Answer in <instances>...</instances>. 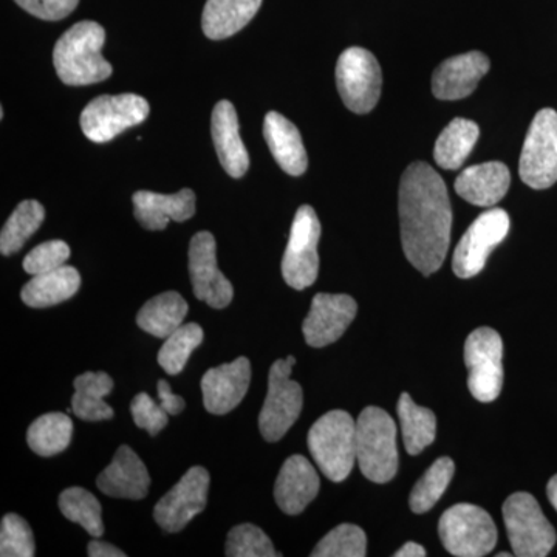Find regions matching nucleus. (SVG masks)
<instances>
[{"mask_svg":"<svg viewBox=\"0 0 557 557\" xmlns=\"http://www.w3.org/2000/svg\"><path fill=\"white\" fill-rule=\"evenodd\" d=\"M399 225L406 258L424 276L445 262L453 231L448 189L434 168L410 164L399 183Z\"/></svg>","mask_w":557,"mask_h":557,"instance_id":"f257e3e1","label":"nucleus"},{"mask_svg":"<svg viewBox=\"0 0 557 557\" xmlns=\"http://www.w3.org/2000/svg\"><path fill=\"white\" fill-rule=\"evenodd\" d=\"M106 32L98 22L83 21L69 28L53 50L54 70L67 86H90L112 75V65L102 58Z\"/></svg>","mask_w":557,"mask_h":557,"instance_id":"f03ea898","label":"nucleus"},{"mask_svg":"<svg viewBox=\"0 0 557 557\" xmlns=\"http://www.w3.org/2000/svg\"><path fill=\"white\" fill-rule=\"evenodd\" d=\"M309 449L322 474L344 482L357 461V423L346 410H332L319 418L309 432Z\"/></svg>","mask_w":557,"mask_h":557,"instance_id":"7ed1b4c3","label":"nucleus"},{"mask_svg":"<svg viewBox=\"0 0 557 557\" xmlns=\"http://www.w3.org/2000/svg\"><path fill=\"white\" fill-rule=\"evenodd\" d=\"M357 461L370 482L387 483L397 475V424L386 410L369 406L358 417Z\"/></svg>","mask_w":557,"mask_h":557,"instance_id":"20e7f679","label":"nucleus"},{"mask_svg":"<svg viewBox=\"0 0 557 557\" xmlns=\"http://www.w3.org/2000/svg\"><path fill=\"white\" fill-rule=\"evenodd\" d=\"M440 539L450 555L482 557L497 544V527L485 509L471 504L454 505L438 522Z\"/></svg>","mask_w":557,"mask_h":557,"instance_id":"39448f33","label":"nucleus"},{"mask_svg":"<svg viewBox=\"0 0 557 557\" xmlns=\"http://www.w3.org/2000/svg\"><path fill=\"white\" fill-rule=\"evenodd\" d=\"M512 555L545 557L556 545V531L545 518L536 498L528 493H516L502 508Z\"/></svg>","mask_w":557,"mask_h":557,"instance_id":"423d86ee","label":"nucleus"},{"mask_svg":"<svg viewBox=\"0 0 557 557\" xmlns=\"http://www.w3.org/2000/svg\"><path fill=\"white\" fill-rule=\"evenodd\" d=\"M295 357L277 359L270 369L269 394L260 410L259 429L267 442L284 438L296 423L304 406V392L299 383L289 379Z\"/></svg>","mask_w":557,"mask_h":557,"instance_id":"0eeeda50","label":"nucleus"},{"mask_svg":"<svg viewBox=\"0 0 557 557\" xmlns=\"http://www.w3.org/2000/svg\"><path fill=\"white\" fill-rule=\"evenodd\" d=\"M468 386L480 403L498 398L504 387V341L496 330L475 329L465 343Z\"/></svg>","mask_w":557,"mask_h":557,"instance_id":"6e6552de","label":"nucleus"},{"mask_svg":"<svg viewBox=\"0 0 557 557\" xmlns=\"http://www.w3.org/2000/svg\"><path fill=\"white\" fill-rule=\"evenodd\" d=\"M519 175L533 189H548L557 182V112L539 110L528 131Z\"/></svg>","mask_w":557,"mask_h":557,"instance_id":"1a4fd4ad","label":"nucleus"},{"mask_svg":"<svg viewBox=\"0 0 557 557\" xmlns=\"http://www.w3.org/2000/svg\"><path fill=\"white\" fill-rule=\"evenodd\" d=\"M149 102L139 95H102L81 113V129L94 143H109L148 119Z\"/></svg>","mask_w":557,"mask_h":557,"instance_id":"9d476101","label":"nucleus"},{"mask_svg":"<svg viewBox=\"0 0 557 557\" xmlns=\"http://www.w3.org/2000/svg\"><path fill=\"white\" fill-rule=\"evenodd\" d=\"M319 239H321V222L317 211L309 205H304L293 220L287 249L282 259V276L289 287L306 289L317 282Z\"/></svg>","mask_w":557,"mask_h":557,"instance_id":"9b49d317","label":"nucleus"},{"mask_svg":"<svg viewBox=\"0 0 557 557\" xmlns=\"http://www.w3.org/2000/svg\"><path fill=\"white\" fill-rule=\"evenodd\" d=\"M336 84L348 110L359 115L369 113L381 97L383 75L379 61L361 47L344 50L336 64Z\"/></svg>","mask_w":557,"mask_h":557,"instance_id":"f8f14e48","label":"nucleus"},{"mask_svg":"<svg viewBox=\"0 0 557 557\" xmlns=\"http://www.w3.org/2000/svg\"><path fill=\"white\" fill-rule=\"evenodd\" d=\"M509 215L505 209L483 212L469 226L454 251L453 270L460 278L478 276L485 269L491 251L505 240L509 231Z\"/></svg>","mask_w":557,"mask_h":557,"instance_id":"ddd939ff","label":"nucleus"},{"mask_svg":"<svg viewBox=\"0 0 557 557\" xmlns=\"http://www.w3.org/2000/svg\"><path fill=\"white\" fill-rule=\"evenodd\" d=\"M189 274L194 295L212 309H226L234 298L230 278L219 270L218 244L208 231H200L189 244Z\"/></svg>","mask_w":557,"mask_h":557,"instance_id":"4468645a","label":"nucleus"},{"mask_svg":"<svg viewBox=\"0 0 557 557\" xmlns=\"http://www.w3.org/2000/svg\"><path fill=\"white\" fill-rule=\"evenodd\" d=\"M208 469L190 468L166 496L153 508V519L166 533H178L190 520L207 508L209 491Z\"/></svg>","mask_w":557,"mask_h":557,"instance_id":"2eb2a0df","label":"nucleus"},{"mask_svg":"<svg viewBox=\"0 0 557 557\" xmlns=\"http://www.w3.org/2000/svg\"><path fill=\"white\" fill-rule=\"evenodd\" d=\"M357 300L348 295L319 293L302 324L304 338L310 347L321 348L336 343L357 317Z\"/></svg>","mask_w":557,"mask_h":557,"instance_id":"dca6fc26","label":"nucleus"},{"mask_svg":"<svg viewBox=\"0 0 557 557\" xmlns=\"http://www.w3.org/2000/svg\"><path fill=\"white\" fill-rule=\"evenodd\" d=\"M251 383V362L240 357L209 369L201 379L203 406L212 416H225L240 405Z\"/></svg>","mask_w":557,"mask_h":557,"instance_id":"f3484780","label":"nucleus"},{"mask_svg":"<svg viewBox=\"0 0 557 557\" xmlns=\"http://www.w3.org/2000/svg\"><path fill=\"white\" fill-rule=\"evenodd\" d=\"M490 67L491 62L482 51L449 58L432 75V94L442 101L463 100L475 90Z\"/></svg>","mask_w":557,"mask_h":557,"instance_id":"a211bd4d","label":"nucleus"},{"mask_svg":"<svg viewBox=\"0 0 557 557\" xmlns=\"http://www.w3.org/2000/svg\"><path fill=\"white\" fill-rule=\"evenodd\" d=\"M321 487L317 469L304 456L285 460L274 485L277 507L288 516H298L317 498Z\"/></svg>","mask_w":557,"mask_h":557,"instance_id":"6ab92c4d","label":"nucleus"},{"mask_svg":"<svg viewBox=\"0 0 557 557\" xmlns=\"http://www.w3.org/2000/svg\"><path fill=\"white\" fill-rule=\"evenodd\" d=\"M97 486L106 496L141 500L148 496L150 475L141 458L129 446H120L112 463L98 475Z\"/></svg>","mask_w":557,"mask_h":557,"instance_id":"aec40b11","label":"nucleus"},{"mask_svg":"<svg viewBox=\"0 0 557 557\" xmlns=\"http://www.w3.org/2000/svg\"><path fill=\"white\" fill-rule=\"evenodd\" d=\"M134 214L143 228L161 231L171 220L186 222L196 214V194L193 189H182L177 194H157L137 190L132 197Z\"/></svg>","mask_w":557,"mask_h":557,"instance_id":"412c9836","label":"nucleus"},{"mask_svg":"<svg viewBox=\"0 0 557 557\" xmlns=\"http://www.w3.org/2000/svg\"><path fill=\"white\" fill-rule=\"evenodd\" d=\"M211 132L223 170L233 178L244 177L249 168V156L240 138L236 109L230 101L223 100L215 104Z\"/></svg>","mask_w":557,"mask_h":557,"instance_id":"4be33fe9","label":"nucleus"},{"mask_svg":"<svg viewBox=\"0 0 557 557\" xmlns=\"http://www.w3.org/2000/svg\"><path fill=\"white\" fill-rule=\"evenodd\" d=\"M511 174L500 161L467 168L456 180V193L475 207L491 208L507 196Z\"/></svg>","mask_w":557,"mask_h":557,"instance_id":"5701e85b","label":"nucleus"},{"mask_svg":"<svg viewBox=\"0 0 557 557\" xmlns=\"http://www.w3.org/2000/svg\"><path fill=\"white\" fill-rule=\"evenodd\" d=\"M263 137L282 171L299 177L309 166L306 148L298 127L277 112L267 113L263 121Z\"/></svg>","mask_w":557,"mask_h":557,"instance_id":"b1692460","label":"nucleus"},{"mask_svg":"<svg viewBox=\"0 0 557 557\" xmlns=\"http://www.w3.org/2000/svg\"><path fill=\"white\" fill-rule=\"evenodd\" d=\"M81 287V274L64 265L49 273L36 274L22 288L21 298L32 309H47L73 298Z\"/></svg>","mask_w":557,"mask_h":557,"instance_id":"393cba45","label":"nucleus"},{"mask_svg":"<svg viewBox=\"0 0 557 557\" xmlns=\"http://www.w3.org/2000/svg\"><path fill=\"white\" fill-rule=\"evenodd\" d=\"M262 0H208L201 28L212 40H222L247 27L258 14Z\"/></svg>","mask_w":557,"mask_h":557,"instance_id":"a878e982","label":"nucleus"},{"mask_svg":"<svg viewBox=\"0 0 557 557\" xmlns=\"http://www.w3.org/2000/svg\"><path fill=\"white\" fill-rule=\"evenodd\" d=\"M188 310V302L177 292H164L141 307L137 314V324L149 335L166 339L175 330L182 327Z\"/></svg>","mask_w":557,"mask_h":557,"instance_id":"bb28decb","label":"nucleus"},{"mask_svg":"<svg viewBox=\"0 0 557 557\" xmlns=\"http://www.w3.org/2000/svg\"><path fill=\"white\" fill-rule=\"evenodd\" d=\"M72 412L84 421L110 420L115 416L104 397L113 391V380L106 372H86L73 381Z\"/></svg>","mask_w":557,"mask_h":557,"instance_id":"cd10ccee","label":"nucleus"},{"mask_svg":"<svg viewBox=\"0 0 557 557\" xmlns=\"http://www.w3.org/2000/svg\"><path fill=\"white\" fill-rule=\"evenodd\" d=\"M480 137L478 123L467 119L450 121L440 134L434 148V159L443 170H458L467 161Z\"/></svg>","mask_w":557,"mask_h":557,"instance_id":"c85d7f7f","label":"nucleus"},{"mask_svg":"<svg viewBox=\"0 0 557 557\" xmlns=\"http://www.w3.org/2000/svg\"><path fill=\"white\" fill-rule=\"evenodd\" d=\"M397 410L406 450L410 456H418L434 443L437 417L431 409L418 406L409 394H401Z\"/></svg>","mask_w":557,"mask_h":557,"instance_id":"c756f323","label":"nucleus"},{"mask_svg":"<svg viewBox=\"0 0 557 557\" xmlns=\"http://www.w3.org/2000/svg\"><path fill=\"white\" fill-rule=\"evenodd\" d=\"M73 435L72 418L61 412L40 416L28 428L27 443L40 457L57 456L70 446Z\"/></svg>","mask_w":557,"mask_h":557,"instance_id":"7c9ffc66","label":"nucleus"},{"mask_svg":"<svg viewBox=\"0 0 557 557\" xmlns=\"http://www.w3.org/2000/svg\"><path fill=\"white\" fill-rule=\"evenodd\" d=\"M46 219V209L36 200L17 205L0 233V252L11 256L24 247L25 242L39 230Z\"/></svg>","mask_w":557,"mask_h":557,"instance_id":"2f4dec72","label":"nucleus"},{"mask_svg":"<svg viewBox=\"0 0 557 557\" xmlns=\"http://www.w3.org/2000/svg\"><path fill=\"white\" fill-rule=\"evenodd\" d=\"M58 504L64 518L78 523L91 537L104 534L101 504L89 491L79 486L67 487L62 491Z\"/></svg>","mask_w":557,"mask_h":557,"instance_id":"473e14b6","label":"nucleus"},{"mask_svg":"<svg viewBox=\"0 0 557 557\" xmlns=\"http://www.w3.org/2000/svg\"><path fill=\"white\" fill-rule=\"evenodd\" d=\"M454 472H456V465H454L453 458L442 457L435 460L434 465L413 486L409 497L410 509L416 515H424L429 509L434 508L445 494L446 487L449 486Z\"/></svg>","mask_w":557,"mask_h":557,"instance_id":"72a5a7b5","label":"nucleus"},{"mask_svg":"<svg viewBox=\"0 0 557 557\" xmlns=\"http://www.w3.org/2000/svg\"><path fill=\"white\" fill-rule=\"evenodd\" d=\"M205 333L196 322L182 325L164 341L159 351V364L168 375H178L185 369L193 351L203 343Z\"/></svg>","mask_w":557,"mask_h":557,"instance_id":"f704fd0d","label":"nucleus"},{"mask_svg":"<svg viewBox=\"0 0 557 557\" xmlns=\"http://www.w3.org/2000/svg\"><path fill=\"white\" fill-rule=\"evenodd\" d=\"M368 555V536L351 523H343L322 539L311 557H364Z\"/></svg>","mask_w":557,"mask_h":557,"instance_id":"c9c22d12","label":"nucleus"},{"mask_svg":"<svg viewBox=\"0 0 557 557\" xmlns=\"http://www.w3.org/2000/svg\"><path fill=\"white\" fill-rule=\"evenodd\" d=\"M225 555L228 557H277L270 537L252 523L234 527L226 539Z\"/></svg>","mask_w":557,"mask_h":557,"instance_id":"e433bc0d","label":"nucleus"},{"mask_svg":"<svg viewBox=\"0 0 557 557\" xmlns=\"http://www.w3.org/2000/svg\"><path fill=\"white\" fill-rule=\"evenodd\" d=\"M0 556L2 557H33L35 556V539L27 520L21 516H3L0 525Z\"/></svg>","mask_w":557,"mask_h":557,"instance_id":"4c0bfd02","label":"nucleus"},{"mask_svg":"<svg viewBox=\"0 0 557 557\" xmlns=\"http://www.w3.org/2000/svg\"><path fill=\"white\" fill-rule=\"evenodd\" d=\"M72 249L64 240L44 242L25 256L22 267L32 276L61 269L70 259Z\"/></svg>","mask_w":557,"mask_h":557,"instance_id":"58836bf2","label":"nucleus"},{"mask_svg":"<svg viewBox=\"0 0 557 557\" xmlns=\"http://www.w3.org/2000/svg\"><path fill=\"white\" fill-rule=\"evenodd\" d=\"M131 412L135 424L139 429L148 431L152 437L159 435L168 426V421H170V413L163 409L160 403L153 401V398L145 394V392H141V394L132 399Z\"/></svg>","mask_w":557,"mask_h":557,"instance_id":"ea45409f","label":"nucleus"},{"mask_svg":"<svg viewBox=\"0 0 557 557\" xmlns=\"http://www.w3.org/2000/svg\"><path fill=\"white\" fill-rule=\"evenodd\" d=\"M21 9L44 21H61L78 7L79 0H14Z\"/></svg>","mask_w":557,"mask_h":557,"instance_id":"a19ab883","label":"nucleus"},{"mask_svg":"<svg viewBox=\"0 0 557 557\" xmlns=\"http://www.w3.org/2000/svg\"><path fill=\"white\" fill-rule=\"evenodd\" d=\"M159 392L160 405L170 416H180L186 408V401L178 395L172 394L171 384L166 380H160L157 384Z\"/></svg>","mask_w":557,"mask_h":557,"instance_id":"79ce46f5","label":"nucleus"},{"mask_svg":"<svg viewBox=\"0 0 557 557\" xmlns=\"http://www.w3.org/2000/svg\"><path fill=\"white\" fill-rule=\"evenodd\" d=\"M89 556L90 557H124L126 553L121 552L120 548L113 547V545L108 544V542L98 541L94 539V541L89 544Z\"/></svg>","mask_w":557,"mask_h":557,"instance_id":"37998d69","label":"nucleus"},{"mask_svg":"<svg viewBox=\"0 0 557 557\" xmlns=\"http://www.w3.org/2000/svg\"><path fill=\"white\" fill-rule=\"evenodd\" d=\"M426 556V549L423 545L417 544V542H408L405 547L398 549L395 553V557H424Z\"/></svg>","mask_w":557,"mask_h":557,"instance_id":"c03bdc74","label":"nucleus"},{"mask_svg":"<svg viewBox=\"0 0 557 557\" xmlns=\"http://www.w3.org/2000/svg\"><path fill=\"white\" fill-rule=\"evenodd\" d=\"M547 494L549 502H552L553 507H555L557 511V474L555 475V478H552V480H549L547 486Z\"/></svg>","mask_w":557,"mask_h":557,"instance_id":"a18cd8bd","label":"nucleus"},{"mask_svg":"<svg viewBox=\"0 0 557 557\" xmlns=\"http://www.w3.org/2000/svg\"><path fill=\"white\" fill-rule=\"evenodd\" d=\"M508 556H512V555H509V553H498L497 557H508Z\"/></svg>","mask_w":557,"mask_h":557,"instance_id":"49530a36","label":"nucleus"}]
</instances>
